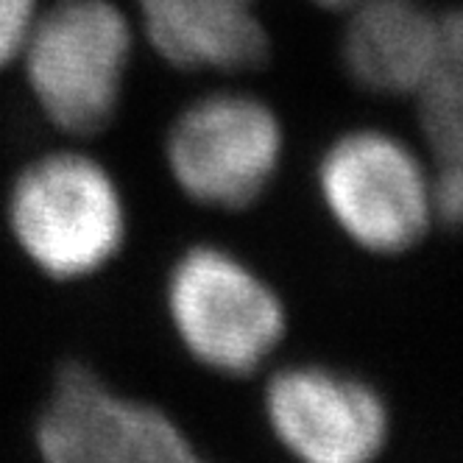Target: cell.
<instances>
[{
    "mask_svg": "<svg viewBox=\"0 0 463 463\" xmlns=\"http://www.w3.org/2000/svg\"><path fill=\"white\" fill-rule=\"evenodd\" d=\"M37 449L43 463H210L168 413L118 393L84 363L56 374Z\"/></svg>",
    "mask_w": 463,
    "mask_h": 463,
    "instance_id": "8992f818",
    "label": "cell"
},
{
    "mask_svg": "<svg viewBox=\"0 0 463 463\" xmlns=\"http://www.w3.org/2000/svg\"><path fill=\"white\" fill-rule=\"evenodd\" d=\"M313 4H318L324 9H346V6H357L360 0H313Z\"/></svg>",
    "mask_w": 463,
    "mask_h": 463,
    "instance_id": "4fadbf2b",
    "label": "cell"
},
{
    "mask_svg": "<svg viewBox=\"0 0 463 463\" xmlns=\"http://www.w3.org/2000/svg\"><path fill=\"white\" fill-rule=\"evenodd\" d=\"M162 151L168 176L187 202L241 213L274 184L285 154V128L260 95L210 90L176 112Z\"/></svg>",
    "mask_w": 463,
    "mask_h": 463,
    "instance_id": "277c9868",
    "label": "cell"
},
{
    "mask_svg": "<svg viewBox=\"0 0 463 463\" xmlns=\"http://www.w3.org/2000/svg\"><path fill=\"white\" fill-rule=\"evenodd\" d=\"M6 221L23 257L56 282L101 274L128 235L118 179L84 151H51L23 165L6 195Z\"/></svg>",
    "mask_w": 463,
    "mask_h": 463,
    "instance_id": "6da1fadb",
    "label": "cell"
},
{
    "mask_svg": "<svg viewBox=\"0 0 463 463\" xmlns=\"http://www.w3.org/2000/svg\"><path fill=\"white\" fill-rule=\"evenodd\" d=\"M439 176L433 187L436 213L449 226H463V146L436 154Z\"/></svg>",
    "mask_w": 463,
    "mask_h": 463,
    "instance_id": "30bf717a",
    "label": "cell"
},
{
    "mask_svg": "<svg viewBox=\"0 0 463 463\" xmlns=\"http://www.w3.org/2000/svg\"><path fill=\"white\" fill-rule=\"evenodd\" d=\"M37 14V0H0V71L20 59Z\"/></svg>",
    "mask_w": 463,
    "mask_h": 463,
    "instance_id": "8fae6325",
    "label": "cell"
},
{
    "mask_svg": "<svg viewBox=\"0 0 463 463\" xmlns=\"http://www.w3.org/2000/svg\"><path fill=\"white\" fill-rule=\"evenodd\" d=\"M266 416L299 463H374L391 436L377 388L324 366L277 372L266 385Z\"/></svg>",
    "mask_w": 463,
    "mask_h": 463,
    "instance_id": "52a82bcc",
    "label": "cell"
},
{
    "mask_svg": "<svg viewBox=\"0 0 463 463\" xmlns=\"http://www.w3.org/2000/svg\"><path fill=\"white\" fill-rule=\"evenodd\" d=\"M441 59V31L416 0H360L344 34L346 73L372 92L421 90Z\"/></svg>",
    "mask_w": 463,
    "mask_h": 463,
    "instance_id": "9c48e42d",
    "label": "cell"
},
{
    "mask_svg": "<svg viewBox=\"0 0 463 463\" xmlns=\"http://www.w3.org/2000/svg\"><path fill=\"white\" fill-rule=\"evenodd\" d=\"M441 31V59L439 64L463 76V9H455L439 25Z\"/></svg>",
    "mask_w": 463,
    "mask_h": 463,
    "instance_id": "7c38bea8",
    "label": "cell"
},
{
    "mask_svg": "<svg viewBox=\"0 0 463 463\" xmlns=\"http://www.w3.org/2000/svg\"><path fill=\"white\" fill-rule=\"evenodd\" d=\"M318 195L338 229L360 249L400 254L430 223V187L413 151L385 131L354 128L321 154Z\"/></svg>",
    "mask_w": 463,
    "mask_h": 463,
    "instance_id": "5b68a950",
    "label": "cell"
},
{
    "mask_svg": "<svg viewBox=\"0 0 463 463\" xmlns=\"http://www.w3.org/2000/svg\"><path fill=\"white\" fill-rule=\"evenodd\" d=\"M135 31L115 0H56L23 45V76L40 115L71 137L104 131L123 101Z\"/></svg>",
    "mask_w": 463,
    "mask_h": 463,
    "instance_id": "7a4b0ae2",
    "label": "cell"
},
{
    "mask_svg": "<svg viewBox=\"0 0 463 463\" xmlns=\"http://www.w3.org/2000/svg\"><path fill=\"white\" fill-rule=\"evenodd\" d=\"M165 307L187 354L229 377L257 372L288 329L285 305L266 277L215 243L190 246L176 257Z\"/></svg>",
    "mask_w": 463,
    "mask_h": 463,
    "instance_id": "3957f363",
    "label": "cell"
},
{
    "mask_svg": "<svg viewBox=\"0 0 463 463\" xmlns=\"http://www.w3.org/2000/svg\"><path fill=\"white\" fill-rule=\"evenodd\" d=\"M151 48L190 73H251L269 61L271 37L254 0H137Z\"/></svg>",
    "mask_w": 463,
    "mask_h": 463,
    "instance_id": "ba28073f",
    "label": "cell"
}]
</instances>
